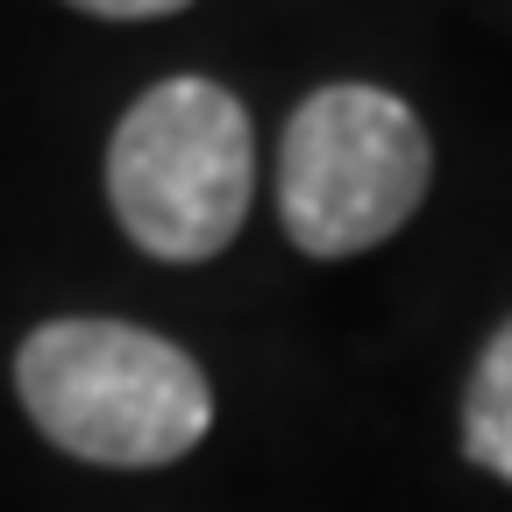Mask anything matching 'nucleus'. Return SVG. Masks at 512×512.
Segmentation results:
<instances>
[{
  "label": "nucleus",
  "mask_w": 512,
  "mask_h": 512,
  "mask_svg": "<svg viewBox=\"0 0 512 512\" xmlns=\"http://www.w3.org/2000/svg\"><path fill=\"white\" fill-rule=\"evenodd\" d=\"M256 192L249 107L214 79H164L121 114L107 143V207L121 235L164 264L221 256Z\"/></svg>",
  "instance_id": "2"
},
{
  "label": "nucleus",
  "mask_w": 512,
  "mask_h": 512,
  "mask_svg": "<svg viewBox=\"0 0 512 512\" xmlns=\"http://www.w3.org/2000/svg\"><path fill=\"white\" fill-rule=\"evenodd\" d=\"M79 15H100V22H150V15H178L192 0H64Z\"/></svg>",
  "instance_id": "5"
},
{
  "label": "nucleus",
  "mask_w": 512,
  "mask_h": 512,
  "mask_svg": "<svg viewBox=\"0 0 512 512\" xmlns=\"http://www.w3.org/2000/svg\"><path fill=\"white\" fill-rule=\"evenodd\" d=\"M434 178L420 114L384 86H320L292 107L278 143V221L299 256H363L399 235Z\"/></svg>",
  "instance_id": "3"
},
{
  "label": "nucleus",
  "mask_w": 512,
  "mask_h": 512,
  "mask_svg": "<svg viewBox=\"0 0 512 512\" xmlns=\"http://www.w3.org/2000/svg\"><path fill=\"white\" fill-rule=\"evenodd\" d=\"M463 456L512 484V320L484 342L463 392Z\"/></svg>",
  "instance_id": "4"
},
{
  "label": "nucleus",
  "mask_w": 512,
  "mask_h": 512,
  "mask_svg": "<svg viewBox=\"0 0 512 512\" xmlns=\"http://www.w3.org/2000/svg\"><path fill=\"white\" fill-rule=\"evenodd\" d=\"M15 392L50 448L100 470L178 463L214 427L207 370L136 320H43L15 349Z\"/></svg>",
  "instance_id": "1"
}]
</instances>
